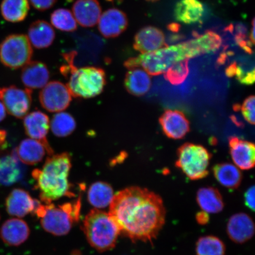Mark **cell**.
<instances>
[{
  "label": "cell",
  "instance_id": "1",
  "mask_svg": "<svg viewBox=\"0 0 255 255\" xmlns=\"http://www.w3.org/2000/svg\"><path fill=\"white\" fill-rule=\"evenodd\" d=\"M109 214L121 234L132 242H150L165 223V209L161 197L152 191L133 186L114 195Z\"/></svg>",
  "mask_w": 255,
  "mask_h": 255
},
{
  "label": "cell",
  "instance_id": "2",
  "mask_svg": "<svg viewBox=\"0 0 255 255\" xmlns=\"http://www.w3.org/2000/svg\"><path fill=\"white\" fill-rule=\"evenodd\" d=\"M72 167L71 156L68 152L50 155L42 168L35 169L32 177L40 191V197L44 203H52L63 197L75 196L68 177Z\"/></svg>",
  "mask_w": 255,
  "mask_h": 255
},
{
  "label": "cell",
  "instance_id": "3",
  "mask_svg": "<svg viewBox=\"0 0 255 255\" xmlns=\"http://www.w3.org/2000/svg\"><path fill=\"white\" fill-rule=\"evenodd\" d=\"M193 57L192 51L187 41L131 57L124 63V66L129 70L142 68L149 75L158 76L166 72L174 64Z\"/></svg>",
  "mask_w": 255,
  "mask_h": 255
},
{
  "label": "cell",
  "instance_id": "4",
  "mask_svg": "<svg viewBox=\"0 0 255 255\" xmlns=\"http://www.w3.org/2000/svg\"><path fill=\"white\" fill-rule=\"evenodd\" d=\"M82 230L92 247L100 253L113 250L121 234L117 222L109 213L92 210L86 216Z\"/></svg>",
  "mask_w": 255,
  "mask_h": 255
},
{
  "label": "cell",
  "instance_id": "5",
  "mask_svg": "<svg viewBox=\"0 0 255 255\" xmlns=\"http://www.w3.org/2000/svg\"><path fill=\"white\" fill-rule=\"evenodd\" d=\"M81 199L55 206L53 203L39 204L33 212L40 219L44 231L55 236H63L71 231L81 214Z\"/></svg>",
  "mask_w": 255,
  "mask_h": 255
},
{
  "label": "cell",
  "instance_id": "6",
  "mask_svg": "<svg viewBox=\"0 0 255 255\" xmlns=\"http://www.w3.org/2000/svg\"><path fill=\"white\" fill-rule=\"evenodd\" d=\"M61 73L69 78L67 87L72 97L79 98H91L97 97L103 91L106 85V74L103 69L97 67L87 66L77 68L74 64L61 68Z\"/></svg>",
  "mask_w": 255,
  "mask_h": 255
},
{
  "label": "cell",
  "instance_id": "7",
  "mask_svg": "<svg viewBox=\"0 0 255 255\" xmlns=\"http://www.w3.org/2000/svg\"><path fill=\"white\" fill-rule=\"evenodd\" d=\"M175 166L181 169L190 180L205 178L209 174L208 166L212 155L200 145L186 143L177 151Z\"/></svg>",
  "mask_w": 255,
  "mask_h": 255
},
{
  "label": "cell",
  "instance_id": "8",
  "mask_svg": "<svg viewBox=\"0 0 255 255\" xmlns=\"http://www.w3.org/2000/svg\"><path fill=\"white\" fill-rule=\"evenodd\" d=\"M33 49L24 34L9 35L0 44V61L7 68L16 69L31 61Z\"/></svg>",
  "mask_w": 255,
  "mask_h": 255
},
{
  "label": "cell",
  "instance_id": "9",
  "mask_svg": "<svg viewBox=\"0 0 255 255\" xmlns=\"http://www.w3.org/2000/svg\"><path fill=\"white\" fill-rule=\"evenodd\" d=\"M31 89H23L11 86L0 88V101L6 111L17 119H23L26 116L31 105Z\"/></svg>",
  "mask_w": 255,
  "mask_h": 255
},
{
  "label": "cell",
  "instance_id": "10",
  "mask_svg": "<svg viewBox=\"0 0 255 255\" xmlns=\"http://www.w3.org/2000/svg\"><path fill=\"white\" fill-rule=\"evenodd\" d=\"M72 94L63 83L50 82L41 91L39 100L41 106L50 113L65 110L72 101Z\"/></svg>",
  "mask_w": 255,
  "mask_h": 255
},
{
  "label": "cell",
  "instance_id": "11",
  "mask_svg": "<svg viewBox=\"0 0 255 255\" xmlns=\"http://www.w3.org/2000/svg\"><path fill=\"white\" fill-rule=\"evenodd\" d=\"M23 124L26 134L31 139L42 143L49 156L53 155V149L47 139L50 128V120L47 115L40 111L32 112L24 117Z\"/></svg>",
  "mask_w": 255,
  "mask_h": 255
},
{
  "label": "cell",
  "instance_id": "12",
  "mask_svg": "<svg viewBox=\"0 0 255 255\" xmlns=\"http://www.w3.org/2000/svg\"><path fill=\"white\" fill-rule=\"evenodd\" d=\"M98 30L107 39L119 37L125 31L128 20L125 12L117 8H110L102 14L98 21Z\"/></svg>",
  "mask_w": 255,
  "mask_h": 255
},
{
  "label": "cell",
  "instance_id": "13",
  "mask_svg": "<svg viewBox=\"0 0 255 255\" xmlns=\"http://www.w3.org/2000/svg\"><path fill=\"white\" fill-rule=\"evenodd\" d=\"M159 121L162 131L168 138L181 139L190 131L189 121L180 111L165 110Z\"/></svg>",
  "mask_w": 255,
  "mask_h": 255
},
{
  "label": "cell",
  "instance_id": "14",
  "mask_svg": "<svg viewBox=\"0 0 255 255\" xmlns=\"http://www.w3.org/2000/svg\"><path fill=\"white\" fill-rule=\"evenodd\" d=\"M133 46L138 52L145 54L155 52L167 44L163 32L155 27L146 26L136 34Z\"/></svg>",
  "mask_w": 255,
  "mask_h": 255
},
{
  "label": "cell",
  "instance_id": "15",
  "mask_svg": "<svg viewBox=\"0 0 255 255\" xmlns=\"http://www.w3.org/2000/svg\"><path fill=\"white\" fill-rule=\"evenodd\" d=\"M255 225L253 219L244 213H239L229 219L227 234L235 243L244 244L254 237Z\"/></svg>",
  "mask_w": 255,
  "mask_h": 255
},
{
  "label": "cell",
  "instance_id": "16",
  "mask_svg": "<svg viewBox=\"0 0 255 255\" xmlns=\"http://www.w3.org/2000/svg\"><path fill=\"white\" fill-rule=\"evenodd\" d=\"M40 203L32 199L27 191L15 189L9 194L5 200L6 210L9 215L23 218L28 213L33 212Z\"/></svg>",
  "mask_w": 255,
  "mask_h": 255
},
{
  "label": "cell",
  "instance_id": "17",
  "mask_svg": "<svg viewBox=\"0 0 255 255\" xmlns=\"http://www.w3.org/2000/svg\"><path fill=\"white\" fill-rule=\"evenodd\" d=\"M229 143L232 158L239 168L248 170L254 167L255 146L254 143L236 136L231 137Z\"/></svg>",
  "mask_w": 255,
  "mask_h": 255
},
{
  "label": "cell",
  "instance_id": "18",
  "mask_svg": "<svg viewBox=\"0 0 255 255\" xmlns=\"http://www.w3.org/2000/svg\"><path fill=\"white\" fill-rule=\"evenodd\" d=\"M30 230L27 223L18 218L7 220L0 229V238L8 246L18 247L29 237Z\"/></svg>",
  "mask_w": 255,
  "mask_h": 255
},
{
  "label": "cell",
  "instance_id": "19",
  "mask_svg": "<svg viewBox=\"0 0 255 255\" xmlns=\"http://www.w3.org/2000/svg\"><path fill=\"white\" fill-rule=\"evenodd\" d=\"M25 168L15 152L0 157V186H9L23 178Z\"/></svg>",
  "mask_w": 255,
  "mask_h": 255
},
{
  "label": "cell",
  "instance_id": "20",
  "mask_svg": "<svg viewBox=\"0 0 255 255\" xmlns=\"http://www.w3.org/2000/svg\"><path fill=\"white\" fill-rule=\"evenodd\" d=\"M72 13L81 26L92 27L98 24L102 8L98 0H77L73 5Z\"/></svg>",
  "mask_w": 255,
  "mask_h": 255
},
{
  "label": "cell",
  "instance_id": "21",
  "mask_svg": "<svg viewBox=\"0 0 255 255\" xmlns=\"http://www.w3.org/2000/svg\"><path fill=\"white\" fill-rule=\"evenodd\" d=\"M50 78L49 69L45 64L38 61H30L22 70V82L27 89L43 88Z\"/></svg>",
  "mask_w": 255,
  "mask_h": 255
},
{
  "label": "cell",
  "instance_id": "22",
  "mask_svg": "<svg viewBox=\"0 0 255 255\" xmlns=\"http://www.w3.org/2000/svg\"><path fill=\"white\" fill-rule=\"evenodd\" d=\"M55 31L52 25L44 20H37L30 25L28 39L36 49H45L52 45L55 39Z\"/></svg>",
  "mask_w": 255,
  "mask_h": 255
},
{
  "label": "cell",
  "instance_id": "23",
  "mask_svg": "<svg viewBox=\"0 0 255 255\" xmlns=\"http://www.w3.org/2000/svg\"><path fill=\"white\" fill-rule=\"evenodd\" d=\"M15 152L22 163L35 165L43 160L47 149L42 143L31 138L23 140Z\"/></svg>",
  "mask_w": 255,
  "mask_h": 255
},
{
  "label": "cell",
  "instance_id": "24",
  "mask_svg": "<svg viewBox=\"0 0 255 255\" xmlns=\"http://www.w3.org/2000/svg\"><path fill=\"white\" fill-rule=\"evenodd\" d=\"M205 9L199 0H180L174 9L175 19L181 23L191 24L202 20Z\"/></svg>",
  "mask_w": 255,
  "mask_h": 255
},
{
  "label": "cell",
  "instance_id": "25",
  "mask_svg": "<svg viewBox=\"0 0 255 255\" xmlns=\"http://www.w3.org/2000/svg\"><path fill=\"white\" fill-rule=\"evenodd\" d=\"M124 85L129 94L140 97L144 95L151 87L150 76L144 70L136 68L127 72Z\"/></svg>",
  "mask_w": 255,
  "mask_h": 255
},
{
  "label": "cell",
  "instance_id": "26",
  "mask_svg": "<svg viewBox=\"0 0 255 255\" xmlns=\"http://www.w3.org/2000/svg\"><path fill=\"white\" fill-rule=\"evenodd\" d=\"M213 171L217 181L228 189H237L241 184V171L234 164L229 162L216 164Z\"/></svg>",
  "mask_w": 255,
  "mask_h": 255
},
{
  "label": "cell",
  "instance_id": "27",
  "mask_svg": "<svg viewBox=\"0 0 255 255\" xmlns=\"http://www.w3.org/2000/svg\"><path fill=\"white\" fill-rule=\"evenodd\" d=\"M196 200L200 208L207 213H218L224 208L221 194L214 187L201 188L197 191Z\"/></svg>",
  "mask_w": 255,
  "mask_h": 255
},
{
  "label": "cell",
  "instance_id": "28",
  "mask_svg": "<svg viewBox=\"0 0 255 255\" xmlns=\"http://www.w3.org/2000/svg\"><path fill=\"white\" fill-rule=\"evenodd\" d=\"M29 9L28 0H2L0 6L2 17L12 23L24 20Z\"/></svg>",
  "mask_w": 255,
  "mask_h": 255
},
{
  "label": "cell",
  "instance_id": "29",
  "mask_svg": "<svg viewBox=\"0 0 255 255\" xmlns=\"http://www.w3.org/2000/svg\"><path fill=\"white\" fill-rule=\"evenodd\" d=\"M114 197L113 187L104 181L92 184L88 191L89 203L97 209L105 208L110 205Z\"/></svg>",
  "mask_w": 255,
  "mask_h": 255
},
{
  "label": "cell",
  "instance_id": "30",
  "mask_svg": "<svg viewBox=\"0 0 255 255\" xmlns=\"http://www.w3.org/2000/svg\"><path fill=\"white\" fill-rule=\"evenodd\" d=\"M51 129L56 136L66 137L76 129V121L71 115L60 113L53 116L50 124Z\"/></svg>",
  "mask_w": 255,
  "mask_h": 255
},
{
  "label": "cell",
  "instance_id": "31",
  "mask_svg": "<svg viewBox=\"0 0 255 255\" xmlns=\"http://www.w3.org/2000/svg\"><path fill=\"white\" fill-rule=\"evenodd\" d=\"M225 245L214 236H206L197 241L196 247L197 255H225Z\"/></svg>",
  "mask_w": 255,
  "mask_h": 255
},
{
  "label": "cell",
  "instance_id": "32",
  "mask_svg": "<svg viewBox=\"0 0 255 255\" xmlns=\"http://www.w3.org/2000/svg\"><path fill=\"white\" fill-rule=\"evenodd\" d=\"M51 23L57 29L67 32L77 29V22L72 12L68 9L59 8L54 11L50 16Z\"/></svg>",
  "mask_w": 255,
  "mask_h": 255
},
{
  "label": "cell",
  "instance_id": "33",
  "mask_svg": "<svg viewBox=\"0 0 255 255\" xmlns=\"http://www.w3.org/2000/svg\"><path fill=\"white\" fill-rule=\"evenodd\" d=\"M189 73V59L181 60L172 65L164 73V78L173 85H179L185 81Z\"/></svg>",
  "mask_w": 255,
  "mask_h": 255
},
{
  "label": "cell",
  "instance_id": "34",
  "mask_svg": "<svg viewBox=\"0 0 255 255\" xmlns=\"http://www.w3.org/2000/svg\"><path fill=\"white\" fill-rule=\"evenodd\" d=\"M226 74L228 77H235L242 84L250 85L255 82V69L246 70L244 66L238 65L236 62L226 68Z\"/></svg>",
  "mask_w": 255,
  "mask_h": 255
},
{
  "label": "cell",
  "instance_id": "35",
  "mask_svg": "<svg viewBox=\"0 0 255 255\" xmlns=\"http://www.w3.org/2000/svg\"><path fill=\"white\" fill-rule=\"evenodd\" d=\"M255 97L251 95L245 100L242 106L240 105V110L247 122L254 125L255 124Z\"/></svg>",
  "mask_w": 255,
  "mask_h": 255
},
{
  "label": "cell",
  "instance_id": "36",
  "mask_svg": "<svg viewBox=\"0 0 255 255\" xmlns=\"http://www.w3.org/2000/svg\"><path fill=\"white\" fill-rule=\"evenodd\" d=\"M29 1L34 8L39 11H44L53 7L57 0H29Z\"/></svg>",
  "mask_w": 255,
  "mask_h": 255
},
{
  "label": "cell",
  "instance_id": "37",
  "mask_svg": "<svg viewBox=\"0 0 255 255\" xmlns=\"http://www.w3.org/2000/svg\"><path fill=\"white\" fill-rule=\"evenodd\" d=\"M245 203L248 208L255 211V186H253L248 189L244 195Z\"/></svg>",
  "mask_w": 255,
  "mask_h": 255
},
{
  "label": "cell",
  "instance_id": "38",
  "mask_svg": "<svg viewBox=\"0 0 255 255\" xmlns=\"http://www.w3.org/2000/svg\"><path fill=\"white\" fill-rule=\"evenodd\" d=\"M196 219L197 223L201 225H205L209 222V216L208 213L202 211L197 213Z\"/></svg>",
  "mask_w": 255,
  "mask_h": 255
},
{
  "label": "cell",
  "instance_id": "39",
  "mask_svg": "<svg viewBox=\"0 0 255 255\" xmlns=\"http://www.w3.org/2000/svg\"><path fill=\"white\" fill-rule=\"evenodd\" d=\"M6 117V110L1 101H0V123L5 119Z\"/></svg>",
  "mask_w": 255,
  "mask_h": 255
},
{
  "label": "cell",
  "instance_id": "40",
  "mask_svg": "<svg viewBox=\"0 0 255 255\" xmlns=\"http://www.w3.org/2000/svg\"><path fill=\"white\" fill-rule=\"evenodd\" d=\"M250 39L251 42L254 44L255 43V19L253 21V27L251 28Z\"/></svg>",
  "mask_w": 255,
  "mask_h": 255
},
{
  "label": "cell",
  "instance_id": "41",
  "mask_svg": "<svg viewBox=\"0 0 255 255\" xmlns=\"http://www.w3.org/2000/svg\"><path fill=\"white\" fill-rule=\"evenodd\" d=\"M180 25L177 24H171L169 25V29L173 31H177L179 30Z\"/></svg>",
  "mask_w": 255,
  "mask_h": 255
},
{
  "label": "cell",
  "instance_id": "42",
  "mask_svg": "<svg viewBox=\"0 0 255 255\" xmlns=\"http://www.w3.org/2000/svg\"><path fill=\"white\" fill-rule=\"evenodd\" d=\"M146 1H151V2H154V1H158V0H146Z\"/></svg>",
  "mask_w": 255,
  "mask_h": 255
}]
</instances>
